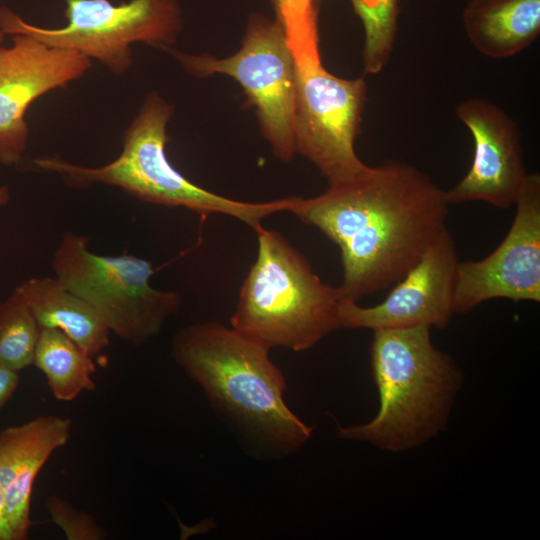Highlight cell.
<instances>
[{
	"instance_id": "cell-1",
	"label": "cell",
	"mask_w": 540,
	"mask_h": 540,
	"mask_svg": "<svg viewBox=\"0 0 540 540\" xmlns=\"http://www.w3.org/2000/svg\"><path fill=\"white\" fill-rule=\"evenodd\" d=\"M444 191L401 161L369 166L358 177L289 210L335 243L341 253L343 299L381 291L401 279L447 229Z\"/></svg>"
},
{
	"instance_id": "cell-2",
	"label": "cell",
	"mask_w": 540,
	"mask_h": 540,
	"mask_svg": "<svg viewBox=\"0 0 540 540\" xmlns=\"http://www.w3.org/2000/svg\"><path fill=\"white\" fill-rule=\"evenodd\" d=\"M269 351L212 321L180 329L172 345L175 361L213 406L256 440L288 454L310 439L312 428L286 404V380Z\"/></svg>"
},
{
	"instance_id": "cell-3",
	"label": "cell",
	"mask_w": 540,
	"mask_h": 540,
	"mask_svg": "<svg viewBox=\"0 0 540 540\" xmlns=\"http://www.w3.org/2000/svg\"><path fill=\"white\" fill-rule=\"evenodd\" d=\"M373 332L370 358L378 413L364 424L338 425V436L393 453L417 448L445 431L463 373L434 346L431 328Z\"/></svg>"
},
{
	"instance_id": "cell-4",
	"label": "cell",
	"mask_w": 540,
	"mask_h": 540,
	"mask_svg": "<svg viewBox=\"0 0 540 540\" xmlns=\"http://www.w3.org/2000/svg\"><path fill=\"white\" fill-rule=\"evenodd\" d=\"M173 107L153 91L124 132L117 158L100 167H84L60 157H38L33 165L58 174L70 186L96 183L121 188L134 197L168 207H183L201 214H224L252 229L267 216L290 210L295 197L268 202H243L204 189L187 179L166 155L167 124Z\"/></svg>"
},
{
	"instance_id": "cell-5",
	"label": "cell",
	"mask_w": 540,
	"mask_h": 540,
	"mask_svg": "<svg viewBox=\"0 0 540 540\" xmlns=\"http://www.w3.org/2000/svg\"><path fill=\"white\" fill-rule=\"evenodd\" d=\"M257 258L239 291L231 327L269 350L305 351L341 328L340 287L324 283L279 232L254 229Z\"/></svg>"
},
{
	"instance_id": "cell-6",
	"label": "cell",
	"mask_w": 540,
	"mask_h": 540,
	"mask_svg": "<svg viewBox=\"0 0 540 540\" xmlns=\"http://www.w3.org/2000/svg\"><path fill=\"white\" fill-rule=\"evenodd\" d=\"M89 238L65 232L53 254L55 277L86 301L120 339L140 345L156 336L182 303L180 294L150 284L152 263L129 253L104 256Z\"/></svg>"
},
{
	"instance_id": "cell-7",
	"label": "cell",
	"mask_w": 540,
	"mask_h": 540,
	"mask_svg": "<svg viewBox=\"0 0 540 540\" xmlns=\"http://www.w3.org/2000/svg\"><path fill=\"white\" fill-rule=\"evenodd\" d=\"M67 24L40 27L25 21L7 6L0 7V30L24 34L42 43L74 50L121 76L133 64L131 46L145 43L161 49L172 44L181 28L176 0H65Z\"/></svg>"
},
{
	"instance_id": "cell-8",
	"label": "cell",
	"mask_w": 540,
	"mask_h": 540,
	"mask_svg": "<svg viewBox=\"0 0 540 540\" xmlns=\"http://www.w3.org/2000/svg\"><path fill=\"white\" fill-rule=\"evenodd\" d=\"M291 46L296 68V153L310 160L329 186L350 181L369 167L354 146L366 102L365 79H344L328 72L318 43Z\"/></svg>"
},
{
	"instance_id": "cell-9",
	"label": "cell",
	"mask_w": 540,
	"mask_h": 540,
	"mask_svg": "<svg viewBox=\"0 0 540 540\" xmlns=\"http://www.w3.org/2000/svg\"><path fill=\"white\" fill-rule=\"evenodd\" d=\"M191 74L206 77L225 74L243 87L256 107L261 131L276 157L290 161L294 154L296 93L295 56L283 26L262 15L248 22L242 47L234 55L218 59L208 54L189 55L164 49Z\"/></svg>"
},
{
	"instance_id": "cell-10",
	"label": "cell",
	"mask_w": 540,
	"mask_h": 540,
	"mask_svg": "<svg viewBox=\"0 0 540 540\" xmlns=\"http://www.w3.org/2000/svg\"><path fill=\"white\" fill-rule=\"evenodd\" d=\"M512 225L483 259L459 261L455 314L496 298L540 302V175L528 173L514 204Z\"/></svg>"
},
{
	"instance_id": "cell-11",
	"label": "cell",
	"mask_w": 540,
	"mask_h": 540,
	"mask_svg": "<svg viewBox=\"0 0 540 540\" xmlns=\"http://www.w3.org/2000/svg\"><path fill=\"white\" fill-rule=\"evenodd\" d=\"M459 259L454 239L445 229L416 264L399 279L386 298L371 307L343 299L339 307L341 328L443 329L454 312V292Z\"/></svg>"
},
{
	"instance_id": "cell-12",
	"label": "cell",
	"mask_w": 540,
	"mask_h": 540,
	"mask_svg": "<svg viewBox=\"0 0 540 540\" xmlns=\"http://www.w3.org/2000/svg\"><path fill=\"white\" fill-rule=\"evenodd\" d=\"M0 46V163L17 165L27 148L30 105L42 95L83 77L92 61L24 34Z\"/></svg>"
},
{
	"instance_id": "cell-13",
	"label": "cell",
	"mask_w": 540,
	"mask_h": 540,
	"mask_svg": "<svg viewBox=\"0 0 540 540\" xmlns=\"http://www.w3.org/2000/svg\"><path fill=\"white\" fill-rule=\"evenodd\" d=\"M456 115L473 138L474 153L466 175L444 191L446 201L514 205L528 175L517 123L498 105L479 97L461 101Z\"/></svg>"
},
{
	"instance_id": "cell-14",
	"label": "cell",
	"mask_w": 540,
	"mask_h": 540,
	"mask_svg": "<svg viewBox=\"0 0 540 540\" xmlns=\"http://www.w3.org/2000/svg\"><path fill=\"white\" fill-rule=\"evenodd\" d=\"M71 427L70 419L47 415L0 432V485L12 540L27 538L34 482L51 455L68 442Z\"/></svg>"
},
{
	"instance_id": "cell-15",
	"label": "cell",
	"mask_w": 540,
	"mask_h": 540,
	"mask_svg": "<svg viewBox=\"0 0 540 540\" xmlns=\"http://www.w3.org/2000/svg\"><path fill=\"white\" fill-rule=\"evenodd\" d=\"M462 21L481 54L503 59L530 46L540 34V0H469Z\"/></svg>"
},
{
	"instance_id": "cell-16",
	"label": "cell",
	"mask_w": 540,
	"mask_h": 540,
	"mask_svg": "<svg viewBox=\"0 0 540 540\" xmlns=\"http://www.w3.org/2000/svg\"><path fill=\"white\" fill-rule=\"evenodd\" d=\"M14 290L41 328L62 331L92 357L109 346L110 331L100 315L55 276L27 279Z\"/></svg>"
},
{
	"instance_id": "cell-17",
	"label": "cell",
	"mask_w": 540,
	"mask_h": 540,
	"mask_svg": "<svg viewBox=\"0 0 540 540\" xmlns=\"http://www.w3.org/2000/svg\"><path fill=\"white\" fill-rule=\"evenodd\" d=\"M92 358L62 331L41 328L32 365L45 375L57 400L72 401L83 391L95 388L92 375L96 366Z\"/></svg>"
},
{
	"instance_id": "cell-18",
	"label": "cell",
	"mask_w": 540,
	"mask_h": 540,
	"mask_svg": "<svg viewBox=\"0 0 540 540\" xmlns=\"http://www.w3.org/2000/svg\"><path fill=\"white\" fill-rule=\"evenodd\" d=\"M41 327L14 290L0 302V365L19 372L33 364Z\"/></svg>"
},
{
	"instance_id": "cell-19",
	"label": "cell",
	"mask_w": 540,
	"mask_h": 540,
	"mask_svg": "<svg viewBox=\"0 0 540 540\" xmlns=\"http://www.w3.org/2000/svg\"><path fill=\"white\" fill-rule=\"evenodd\" d=\"M365 34V73L377 74L389 62L398 29L399 0H350Z\"/></svg>"
},
{
	"instance_id": "cell-20",
	"label": "cell",
	"mask_w": 540,
	"mask_h": 540,
	"mask_svg": "<svg viewBox=\"0 0 540 540\" xmlns=\"http://www.w3.org/2000/svg\"><path fill=\"white\" fill-rule=\"evenodd\" d=\"M318 0H272L277 21L286 31L290 43L300 44L318 41Z\"/></svg>"
},
{
	"instance_id": "cell-21",
	"label": "cell",
	"mask_w": 540,
	"mask_h": 540,
	"mask_svg": "<svg viewBox=\"0 0 540 540\" xmlns=\"http://www.w3.org/2000/svg\"><path fill=\"white\" fill-rule=\"evenodd\" d=\"M46 508L51 520L69 540H100L106 537L105 530L91 515L75 509L58 496H50Z\"/></svg>"
},
{
	"instance_id": "cell-22",
	"label": "cell",
	"mask_w": 540,
	"mask_h": 540,
	"mask_svg": "<svg viewBox=\"0 0 540 540\" xmlns=\"http://www.w3.org/2000/svg\"><path fill=\"white\" fill-rule=\"evenodd\" d=\"M18 384V372L0 365V408L12 396Z\"/></svg>"
},
{
	"instance_id": "cell-23",
	"label": "cell",
	"mask_w": 540,
	"mask_h": 540,
	"mask_svg": "<svg viewBox=\"0 0 540 540\" xmlns=\"http://www.w3.org/2000/svg\"><path fill=\"white\" fill-rule=\"evenodd\" d=\"M0 540H12L7 523L6 505L2 487L0 485Z\"/></svg>"
},
{
	"instance_id": "cell-24",
	"label": "cell",
	"mask_w": 540,
	"mask_h": 540,
	"mask_svg": "<svg viewBox=\"0 0 540 540\" xmlns=\"http://www.w3.org/2000/svg\"><path fill=\"white\" fill-rule=\"evenodd\" d=\"M11 195L8 186H0V207L5 206L10 201Z\"/></svg>"
},
{
	"instance_id": "cell-25",
	"label": "cell",
	"mask_w": 540,
	"mask_h": 540,
	"mask_svg": "<svg viewBox=\"0 0 540 540\" xmlns=\"http://www.w3.org/2000/svg\"><path fill=\"white\" fill-rule=\"evenodd\" d=\"M5 36H6V35L0 30V46L2 45Z\"/></svg>"
}]
</instances>
